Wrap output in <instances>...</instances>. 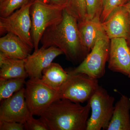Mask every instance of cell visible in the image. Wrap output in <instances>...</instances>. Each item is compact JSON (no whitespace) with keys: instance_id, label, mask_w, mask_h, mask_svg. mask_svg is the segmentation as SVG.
I'll return each instance as SVG.
<instances>
[{"instance_id":"7402d4cb","label":"cell","mask_w":130,"mask_h":130,"mask_svg":"<svg viewBox=\"0 0 130 130\" xmlns=\"http://www.w3.org/2000/svg\"><path fill=\"white\" fill-rule=\"evenodd\" d=\"M129 1L130 0H103L101 22L103 23L106 21L117 7L123 6Z\"/></svg>"},{"instance_id":"7a4b0ae2","label":"cell","mask_w":130,"mask_h":130,"mask_svg":"<svg viewBox=\"0 0 130 130\" xmlns=\"http://www.w3.org/2000/svg\"><path fill=\"white\" fill-rule=\"evenodd\" d=\"M91 110L89 103H80L66 99L54 101L40 115L49 130H86Z\"/></svg>"},{"instance_id":"d6986e66","label":"cell","mask_w":130,"mask_h":130,"mask_svg":"<svg viewBox=\"0 0 130 130\" xmlns=\"http://www.w3.org/2000/svg\"><path fill=\"white\" fill-rule=\"evenodd\" d=\"M67 12L76 19L78 22L85 20L86 12L85 0H69L66 7Z\"/></svg>"},{"instance_id":"2e32d148","label":"cell","mask_w":130,"mask_h":130,"mask_svg":"<svg viewBox=\"0 0 130 130\" xmlns=\"http://www.w3.org/2000/svg\"><path fill=\"white\" fill-rule=\"evenodd\" d=\"M130 98L121 96L114 106L111 121L107 130H130Z\"/></svg>"},{"instance_id":"7c38bea8","label":"cell","mask_w":130,"mask_h":130,"mask_svg":"<svg viewBox=\"0 0 130 130\" xmlns=\"http://www.w3.org/2000/svg\"><path fill=\"white\" fill-rule=\"evenodd\" d=\"M101 24L103 31L110 40L123 38L128 41L130 36V16L124 6L116 8Z\"/></svg>"},{"instance_id":"5bb4252c","label":"cell","mask_w":130,"mask_h":130,"mask_svg":"<svg viewBox=\"0 0 130 130\" xmlns=\"http://www.w3.org/2000/svg\"><path fill=\"white\" fill-rule=\"evenodd\" d=\"M81 43L85 51L89 53L101 35L104 32L100 19H86L78 22Z\"/></svg>"},{"instance_id":"8fae6325","label":"cell","mask_w":130,"mask_h":130,"mask_svg":"<svg viewBox=\"0 0 130 130\" xmlns=\"http://www.w3.org/2000/svg\"><path fill=\"white\" fill-rule=\"evenodd\" d=\"M108 69L130 77V47L123 38L110 40Z\"/></svg>"},{"instance_id":"ac0fdd59","label":"cell","mask_w":130,"mask_h":130,"mask_svg":"<svg viewBox=\"0 0 130 130\" xmlns=\"http://www.w3.org/2000/svg\"><path fill=\"white\" fill-rule=\"evenodd\" d=\"M25 78H11L0 81V101L11 97L24 88Z\"/></svg>"},{"instance_id":"d4e9b609","label":"cell","mask_w":130,"mask_h":130,"mask_svg":"<svg viewBox=\"0 0 130 130\" xmlns=\"http://www.w3.org/2000/svg\"><path fill=\"white\" fill-rule=\"evenodd\" d=\"M50 4L60 7H66L69 0H50Z\"/></svg>"},{"instance_id":"4fadbf2b","label":"cell","mask_w":130,"mask_h":130,"mask_svg":"<svg viewBox=\"0 0 130 130\" xmlns=\"http://www.w3.org/2000/svg\"><path fill=\"white\" fill-rule=\"evenodd\" d=\"M32 49L20 38L11 32L0 38V52L11 58L25 59Z\"/></svg>"},{"instance_id":"cb8c5ba5","label":"cell","mask_w":130,"mask_h":130,"mask_svg":"<svg viewBox=\"0 0 130 130\" xmlns=\"http://www.w3.org/2000/svg\"><path fill=\"white\" fill-rule=\"evenodd\" d=\"M24 124L12 121H0V130H23Z\"/></svg>"},{"instance_id":"9c48e42d","label":"cell","mask_w":130,"mask_h":130,"mask_svg":"<svg viewBox=\"0 0 130 130\" xmlns=\"http://www.w3.org/2000/svg\"><path fill=\"white\" fill-rule=\"evenodd\" d=\"M25 88L11 97L1 101L0 121H12L24 124L31 115L26 102Z\"/></svg>"},{"instance_id":"30bf717a","label":"cell","mask_w":130,"mask_h":130,"mask_svg":"<svg viewBox=\"0 0 130 130\" xmlns=\"http://www.w3.org/2000/svg\"><path fill=\"white\" fill-rule=\"evenodd\" d=\"M64 54L57 47L42 46L30 54L25 59V67L29 78H41L44 69L48 67L57 56Z\"/></svg>"},{"instance_id":"9a60e30c","label":"cell","mask_w":130,"mask_h":130,"mask_svg":"<svg viewBox=\"0 0 130 130\" xmlns=\"http://www.w3.org/2000/svg\"><path fill=\"white\" fill-rule=\"evenodd\" d=\"M0 81L15 78H26L25 59L11 58L0 52Z\"/></svg>"},{"instance_id":"44dd1931","label":"cell","mask_w":130,"mask_h":130,"mask_svg":"<svg viewBox=\"0 0 130 130\" xmlns=\"http://www.w3.org/2000/svg\"><path fill=\"white\" fill-rule=\"evenodd\" d=\"M103 0H85L86 19H100L102 12Z\"/></svg>"},{"instance_id":"277c9868","label":"cell","mask_w":130,"mask_h":130,"mask_svg":"<svg viewBox=\"0 0 130 130\" xmlns=\"http://www.w3.org/2000/svg\"><path fill=\"white\" fill-rule=\"evenodd\" d=\"M64 8L50 3L33 2L31 6L30 13L31 37L35 50L39 48L41 38L46 29L61 20Z\"/></svg>"},{"instance_id":"6da1fadb","label":"cell","mask_w":130,"mask_h":130,"mask_svg":"<svg viewBox=\"0 0 130 130\" xmlns=\"http://www.w3.org/2000/svg\"><path fill=\"white\" fill-rule=\"evenodd\" d=\"M40 42L45 48L54 46L60 49L73 63L83 61L88 54L81 43L77 20L65 8L61 20L46 29Z\"/></svg>"},{"instance_id":"3957f363","label":"cell","mask_w":130,"mask_h":130,"mask_svg":"<svg viewBox=\"0 0 130 130\" xmlns=\"http://www.w3.org/2000/svg\"><path fill=\"white\" fill-rule=\"evenodd\" d=\"M110 40L105 32L101 35L90 53L80 64L75 68L68 70L69 74L82 73L98 79L105 74L106 63L109 57Z\"/></svg>"},{"instance_id":"484cf974","label":"cell","mask_w":130,"mask_h":130,"mask_svg":"<svg viewBox=\"0 0 130 130\" xmlns=\"http://www.w3.org/2000/svg\"><path fill=\"white\" fill-rule=\"evenodd\" d=\"M123 6H124L127 9V10H128L130 16V1L128 2V3H126V4H125V5H123ZM128 43L130 47V36L129 39V40L128 41Z\"/></svg>"},{"instance_id":"ba28073f","label":"cell","mask_w":130,"mask_h":130,"mask_svg":"<svg viewBox=\"0 0 130 130\" xmlns=\"http://www.w3.org/2000/svg\"><path fill=\"white\" fill-rule=\"evenodd\" d=\"M33 2L30 1L7 17H0V34L2 35L8 32L13 33L34 48L30 13L31 6Z\"/></svg>"},{"instance_id":"4316f807","label":"cell","mask_w":130,"mask_h":130,"mask_svg":"<svg viewBox=\"0 0 130 130\" xmlns=\"http://www.w3.org/2000/svg\"><path fill=\"white\" fill-rule=\"evenodd\" d=\"M32 1H38L40 2L43 3H47V4H50V0H31Z\"/></svg>"},{"instance_id":"ffe728a7","label":"cell","mask_w":130,"mask_h":130,"mask_svg":"<svg viewBox=\"0 0 130 130\" xmlns=\"http://www.w3.org/2000/svg\"><path fill=\"white\" fill-rule=\"evenodd\" d=\"M31 0H3L0 2V17L6 18L21 8Z\"/></svg>"},{"instance_id":"603a6c76","label":"cell","mask_w":130,"mask_h":130,"mask_svg":"<svg viewBox=\"0 0 130 130\" xmlns=\"http://www.w3.org/2000/svg\"><path fill=\"white\" fill-rule=\"evenodd\" d=\"M24 129L26 130H49L46 124L40 118L36 119L31 115L25 123Z\"/></svg>"},{"instance_id":"5b68a950","label":"cell","mask_w":130,"mask_h":130,"mask_svg":"<svg viewBox=\"0 0 130 130\" xmlns=\"http://www.w3.org/2000/svg\"><path fill=\"white\" fill-rule=\"evenodd\" d=\"M115 98L99 86L88 102L91 114L87 123L86 130L107 129L114 109Z\"/></svg>"},{"instance_id":"e0dca14e","label":"cell","mask_w":130,"mask_h":130,"mask_svg":"<svg viewBox=\"0 0 130 130\" xmlns=\"http://www.w3.org/2000/svg\"><path fill=\"white\" fill-rule=\"evenodd\" d=\"M41 78L44 83L56 90L67 80L69 76L67 71L64 70L58 63H53L44 69Z\"/></svg>"},{"instance_id":"52a82bcc","label":"cell","mask_w":130,"mask_h":130,"mask_svg":"<svg viewBox=\"0 0 130 130\" xmlns=\"http://www.w3.org/2000/svg\"><path fill=\"white\" fill-rule=\"evenodd\" d=\"M25 95L30 112L33 116H40L56 100L58 90L48 86L40 78H32L26 81Z\"/></svg>"},{"instance_id":"83f0119b","label":"cell","mask_w":130,"mask_h":130,"mask_svg":"<svg viewBox=\"0 0 130 130\" xmlns=\"http://www.w3.org/2000/svg\"><path fill=\"white\" fill-rule=\"evenodd\" d=\"M3 0H0V2H1L2 1H3Z\"/></svg>"},{"instance_id":"8992f818","label":"cell","mask_w":130,"mask_h":130,"mask_svg":"<svg viewBox=\"0 0 130 130\" xmlns=\"http://www.w3.org/2000/svg\"><path fill=\"white\" fill-rule=\"evenodd\" d=\"M69 74L58 90L56 100L66 99L79 103L88 101L100 86L98 79L84 73Z\"/></svg>"}]
</instances>
